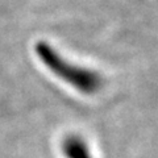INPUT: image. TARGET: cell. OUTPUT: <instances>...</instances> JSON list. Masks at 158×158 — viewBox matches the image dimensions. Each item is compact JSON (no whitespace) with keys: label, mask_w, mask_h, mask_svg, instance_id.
<instances>
[{"label":"cell","mask_w":158,"mask_h":158,"mask_svg":"<svg viewBox=\"0 0 158 158\" xmlns=\"http://www.w3.org/2000/svg\"><path fill=\"white\" fill-rule=\"evenodd\" d=\"M62 152L66 158H94L90 146L81 136H67L62 142Z\"/></svg>","instance_id":"obj_2"},{"label":"cell","mask_w":158,"mask_h":158,"mask_svg":"<svg viewBox=\"0 0 158 158\" xmlns=\"http://www.w3.org/2000/svg\"><path fill=\"white\" fill-rule=\"evenodd\" d=\"M34 52L41 63L54 77L67 83L77 91L92 95L103 87V79L99 73L70 62L46 41H38L34 46Z\"/></svg>","instance_id":"obj_1"}]
</instances>
